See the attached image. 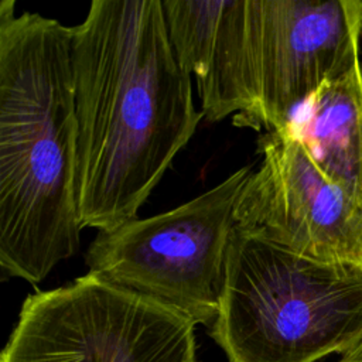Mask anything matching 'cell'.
Masks as SVG:
<instances>
[{"instance_id":"10","label":"cell","mask_w":362,"mask_h":362,"mask_svg":"<svg viewBox=\"0 0 362 362\" xmlns=\"http://www.w3.org/2000/svg\"><path fill=\"white\" fill-rule=\"evenodd\" d=\"M338 362H362V342L352 351L344 354Z\"/></svg>"},{"instance_id":"6","label":"cell","mask_w":362,"mask_h":362,"mask_svg":"<svg viewBox=\"0 0 362 362\" xmlns=\"http://www.w3.org/2000/svg\"><path fill=\"white\" fill-rule=\"evenodd\" d=\"M362 1L245 0L250 107L233 124L283 129L296 109L359 58Z\"/></svg>"},{"instance_id":"3","label":"cell","mask_w":362,"mask_h":362,"mask_svg":"<svg viewBox=\"0 0 362 362\" xmlns=\"http://www.w3.org/2000/svg\"><path fill=\"white\" fill-rule=\"evenodd\" d=\"M229 362H317L362 342V266L300 256L235 223L209 328Z\"/></svg>"},{"instance_id":"2","label":"cell","mask_w":362,"mask_h":362,"mask_svg":"<svg viewBox=\"0 0 362 362\" xmlns=\"http://www.w3.org/2000/svg\"><path fill=\"white\" fill-rule=\"evenodd\" d=\"M0 3V266L31 284L81 245L72 27Z\"/></svg>"},{"instance_id":"9","label":"cell","mask_w":362,"mask_h":362,"mask_svg":"<svg viewBox=\"0 0 362 362\" xmlns=\"http://www.w3.org/2000/svg\"><path fill=\"white\" fill-rule=\"evenodd\" d=\"M318 167L362 204V64L305 99L283 127Z\"/></svg>"},{"instance_id":"4","label":"cell","mask_w":362,"mask_h":362,"mask_svg":"<svg viewBox=\"0 0 362 362\" xmlns=\"http://www.w3.org/2000/svg\"><path fill=\"white\" fill-rule=\"evenodd\" d=\"M252 171L245 165L174 209L98 232L85 255L88 272L211 328L235 205Z\"/></svg>"},{"instance_id":"1","label":"cell","mask_w":362,"mask_h":362,"mask_svg":"<svg viewBox=\"0 0 362 362\" xmlns=\"http://www.w3.org/2000/svg\"><path fill=\"white\" fill-rule=\"evenodd\" d=\"M81 226L134 218L201 119L161 0H93L72 27Z\"/></svg>"},{"instance_id":"8","label":"cell","mask_w":362,"mask_h":362,"mask_svg":"<svg viewBox=\"0 0 362 362\" xmlns=\"http://www.w3.org/2000/svg\"><path fill=\"white\" fill-rule=\"evenodd\" d=\"M181 68L195 79L208 122L250 107L245 51V0H161Z\"/></svg>"},{"instance_id":"7","label":"cell","mask_w":362,"mask_h":362,"mask_svg":"<svg viewBox=\"0 0 362 362\" xmlns=\"http://www.w3.org/2000/svg\"><path fill=\"white\" fill-rule=\"evenodd\" d=\"M235 223L300 256L362 266V204L332 181L286 129L264 132Z\"/></svg>"},{"instance_id":"5","label":"cell","mask_w":362,"mask_h":362,"mask_svg":"<svg viewBox=\"0 0 362 362\" xmlns=\"http://www.w3.org/2000/svg\"><path fill=\"white\" fill-rule=\"evenodd\" d=\"M195 325L88 272L27 296L0 362H197Z\"/></svg>"}]
</instances>
